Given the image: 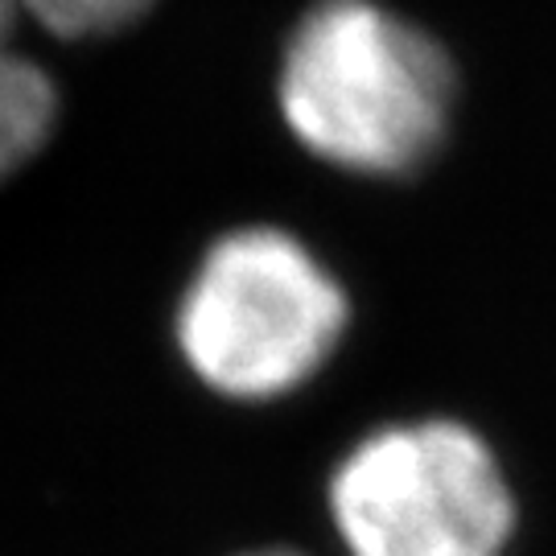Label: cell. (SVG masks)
I'll list each match as a JSON object with an SVG mask.
<instances>
[{
  "label": "cell",
  "mask_w": 556,
  "mask_h": 556,
  "mask_svg": "<svg viewBox=\"0 0 556 556\" xmlns=\"http://www.w3.org/2000/svg\"><path fill=\"white\" fill-rule=\"evenodd\" d=\"M454 87L438 41L371 0L314 4L280 62V112L293 137L371 178L413 174L438 153Z\"/></svg>",
  "instance_id": "6da1fadb"
},
{
  "label": "cell",
  "mask_w": 556,
  "mask_h": 556,
  "mask_svg": "<svg viewBox=\"0 0 556 556\" xmlns=\"http://www.w3.org/2000/svg\"><path fill=\"white\" fill-rule=\"evenodd\" d=\"M346 330V298L318 256L285 231L219 239L178 309L194 376L236 400H273L318 371Z\"/></svg>",
  "instance_id": "7a4b0ae2"
},
{
  "label": "cell",
  "mask_w": 556,
  "mask_h": 556,
  "mask_svg": "<svg viewBox=\"0 0 556 556\" xmlns=\"http://www.w3.org/2000/svg\"><path fill=\"white\" fill-rule=\"evenodd\" d=\"M351 556H503L516 503L486 441L454 420L358 441L330 482Z\"/></svg>",
  "instance_id": "3957f363"
},
{
  "label": "cell",
  "mask_w": 556,
  "mask_h": 556,
  "mask_svg": "<svg viewBox=\"0 0 556 556\" xmlns=\"http://www.w3.org/2000/svg\"><path fill=\"white\" fill-rule=\"evenodd\" d=\"M17 0H0V178L29 161L54 124V83L13 50Z\"/></svg>",
  "instance_id": "277c9868"
},
{
  "label": "cell",
  "mask_w": 556,
  "mask_h": 556,
  "mask_svg": "<svg viewBox=\"0 0 556 556\" xmlns=\"http://www.w3.org/2000/svg\"><path fill=\"white\" fill-rule=\"evenodd\" d=\"M17 4L59 38H96L144 17L153 0H17Z\"/></svg>",
  "instance_id": "5b68a950"
},
{
  "label": "cell",
  "mask_w": 556,
  "mask_h": 556,
  "mask_svg": "<svg viewBox=\"0 0 556 556\" xmlns=\"http://www.w3.org/2000/svg\"><path fill=\"white\" fill-rule=\"evenodd\" d=\"M248 556H298V553H280L277 548V553H248Z\"/></svg>",
  "instance_id": "8992f818"
}]
</instances>
